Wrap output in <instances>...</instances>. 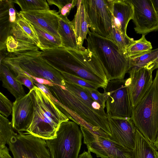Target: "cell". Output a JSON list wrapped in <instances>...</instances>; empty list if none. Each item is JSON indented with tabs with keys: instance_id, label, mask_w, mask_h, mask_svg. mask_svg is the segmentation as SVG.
I'll use <instances>...</instances> for the list:
<instances>
[{
	"instance_id": "1",
	"label": "cell",
	"mask_w": 158,
	"mask_h": 158,
	"mask_svg": "<svg viewBox=\"0 0 158 158\" xmlns=\"http://www.w3.org/2000/svg\"><path fill=\"white\" fill-rule=\"evenodd\" d=\"M41 56L60 73L80 77L103 89L107 85L108 81L101 63L87 48L80 50L60 47L43 50Z\"/></svg>"
},
{
	"instance_id": "2",
	"label": "cell",
	"mask_w": 158,
	"mask_h": 158,
	"mask_svg": "<svg viewBox=\"0 0 158 158\" xmlns=\"http://www.w3.org/2000/svg\"><path fill=\"white\" fill-rule=\"evenodd\" d=\"M29 92L34 111L31 123L26 132L45 140L55 138L60 124L69 118L39 88L35 85Z\"/></svg>"
},
{
	"instance_id": "3",
	"label": "cell",
	"mask_w": 158,
	"mask_h": 158,
	"mask_svg": "<svg viewBox=\"0 0 158 158\" xmlns=\"http://www.w3.org/2000/svg\"><path fill=\"white\" fill-rule=\"evenodd\" d=\"M1 61L9 67L15 76L25 74L30 77L46 80L55 84L63 85L65 83L61 73L42 58L39 50L7 52Z\"/></svg>"
},
{
	"instance_id": "4",
	"label": "cell",
	"mask_w": 158,
	"mask_h": 158,
	"mask_svg": "<svg viewBox=\"0 0 158 158\" xmlns=\"http://www.w3.org/2000/svg\"><path fill=\"white\" fill-rule=\"evenodd\" d=\"M86 41L87 48L95 55L101 63L108 81L124 80L130 68L129 60L114 42L90 31Z\"/></svg>"
},
{
	"instance_id": "5",
	"label": "cell",
	"mask_w": 158,
	"mask_h": 158,
	"mask_svg": "<svg viewBox=\"0 0 158 158\" xmlns=\"http://www.w3.org/2000/svg\"><path fill=\"white\" fill-rule=\"evenodd\" d=\"M131 118L136 127L153 144L158 135V69L150 88L133 109Z\"/></svg>"
},
{
	"instance_id": "6",
	"label": "cell",
	"mask_w": 158,
	"mask_h": 158,
	"mask_svg": "<svg viewBox=\"0 0 158 158\" xmlns=\"http://www.w3.org/2000/svg\"><path fill=\"white\" fill-rule=\"evenodd\" d=\"M45 85L52 98L61 104L68 113L74 112L88 123L100 128L111 136L107 116L102 115L87 106L64 85L52 83Z\"/></svg>"
},
{
	"instance_id": "7",
	"label": "cell",
	"mask_w": 158,
	"mask_h": 158,
	"mask_svg": "<svg viewBox=\"0 0 158 158\" xmlns=\"http://www.w3.org/2000/svg\"><path fill=\"white\" fill-rule=\"evenodd\" d=\"M79 126L73 121L63 122L56 137L45 140L51 158H78L83 135Z\"/></svg>"
},
{
	"instance_id": "8",
	"label": "cell",
	"mask_w": 158,
	"mask_h": 158,
	"mask_svg": "<svg viewBox=\"0 0 158 158\" xmlns=\"http://www.w3.org/2000/svg\"><path fill=\"white\" fill-rule=\"evenodd\" d=\"M103 89L106 98V107L107 116L131 118L133 108L126 79L109 81Z\"/></svg>"
},
{
	"instance_id": "9",
	"label": "cell",
	"mask_w": 158,
	"mask_h": 158,
	"mask_svg": "<svg viewBox=\"0 0 158 158\" xmlns=\"http://www.w3.org/2000/svg\"><path fill=\"white\" fill-rule=\"evenodd\" d=\"M7 144L13 158H51L45 140L27 132L16 133Z\"/></svg>"
},
{
	"instance_id": "10",
	"label": "cell",
	"mask_w": 158,
	"mask_h": 158,
	"mask_svg": "<svg viewBox=\"0 0 158 158\" xmlns=\"http://www.w3.org/2000/svg\"><path fill=\"white\" fill-rule=\"evenodd\" d=\"M91 31L108 39L113 28L111 0H84Z\"/></svg>"
},
{
	"instance_id": "11",
	"label": "cell",
	"mask_w": 158,
	"mask_h": 158,
	"mask_svg": "<svg viewBox=\"0 0 158 158\" xmlns=\"http://www.w3.org/2000/svg\"><path fill=\"white\" fill-rule=\"evenodd\" d=\"M84 143L88 152L101 158H134L133 151L127 149L110 138L95 135L80 126Z\"/></svg>"
},
{
	"instance_id": "12",
	"label": "cell",
	"mask_w": 158,
	"mask_h": 158,
	"mask_svg": "<svg viewBox=\"0 0 158 158\" xmlns=\"http://www.w3.org/2000/svg\"><path fill=\"white\" fill-rule=\"evenodd\" d=\"M133 7L132 20L135 32L145 35L158 31V14L151 0H130Z\"/></svg>"
},
{
	"instance_id": "13",
	"label": "cell",
	"mask_w": 158,
	"mask_h": 158,
	"mask_svg": "<svg viewBox=\"0 0 158 158\" xmlns=\"http://www.w3.org/2000/svg\"><path fill=\"white\" fill-rule=\"evenodd\" d=\"M152 72L146 67L131 68L126 79L133 109L139 103L150 88L153 81Z\"/></svg>"
},
{
	"instance_id": "14",
	"label": "cell",
	"mask_w": 158,
	"mask_h": 158,
	"mask_svg": "<svg viewBox=\"0 0 158 158\" xmlns=\"http://www.w3.org/2000/svg\"><path fill=\"white\" fill-rule=\"evenodd\" d=\"M111 131L110 139L124 148L133 151L136 127L131 118H120L107 116Z\"/></svg>"
},
{
	"instance_id": "15",
	"label": "cell",
	"mask_w": 158,
	"mask_h": 158,
	"mask_svg": "<svg viewBox=\"0 0 158 158\" xmlns=\"http://www.w3.org/2000/svg\"><path fill=\"white\" fill-rule=\"evenodd\" d=\"M11 123L18 132L26 131L33 117L34 108L29 92L13 103Z\"/></svg>"
},
{
	"instance_id": "16",
	"label": "cell",
	"mask_w": 158,
	"mask_h": 158,
	"mask_svg": "<svg viewBox=\"0 0 158 158\" xmlns=\"http://www.w3.org/2000/svg\"><path fill=\"white\" fill-rule=\"evenodd\" d=\"M19 13L32 24L60 38L58 33L60 17L56 10L20 11Z\"/></svg>"
},
{
	"instance_id": "17",
	"label": "cell",
	"mask_w": 158,
	"mask_h": 158,
	"mask_svg": "<svg viewBox=\"0 0 158 158\" xmlns=\"http://www.w3.org/2000/svg\"><path fill=\"white\" fill-rule=\"evenodd\" d=\"M113 27L127 34L129 21L132 19L133 7L130 0H111Z\"/></svg>"
},
{
	"instance_id": "18",
	"label": "cell",
	"mask_w": 158,
	"mask_h": 158,
	"mask_svg": "<svg viewBox=\"0 0 158 158\" xmlns=\"http://www.w3.org/2000/svg\"><path fill=\"white\" fill-rule=\"evenodd\" d=\"M14 3V0H0V44H5L12 26L16 23Z\"/></svg>"
},
{
	"instance_id": "19",
	"label": "cell",
	"mask_w": 158,
	"mask_h": 158,
	"mask_svg": "<svg viewBox=\"0 0 158 158\" xmlns=\"http://www.w3.org/2000/svg\"><path fill=\"white\" fill-rule=\"evenodd\" d=\"M77 12L71 23L75 32L78 49H85L83 46L84 41L89 31V23L84 0H77Z\"/></svg>"
},
{
	"instance_id": "20",
	"label": "cell",
	"mask_w": 158,
	"mask_h": 158,
	"mask_svg": "<svg viewBox=\"0 0 158 158\" xmlns=\"http://www.w3.org/2000/svg\"><path fill=\"white\" fill-rule=\"evenodd\" d=\"M0 79L2 86L12 94L16 99L26 95L22 85L17 80L11 70L2 61L0 63Z\"/></svg>"
},
{
	"instance_id": "21",
	"label": "cell",
	"mask_w": 158,
	"mask_h": 158,
	"mask_svg": "<svg viewBox=\"0 0 158 158\" xmlns=\"http://www.w3.org/2000/svg\"><path fill=\"white\" fill-rule=\"evenodd\" d=\"M59 15L58 33L61 40L62 47L79 50L76 35L71 22L67 17Z\"/></svg>"
},
{
	"instance_id": "22",
	"label": "cell",
	"mask_w": 158,
	"mask_h": 158,
	"mask_svg": "<svg viewBox=\"0 0 158 158\" xmlns=\"http://www.w3.org/2000/svg\"><path fill=\"white\" fill-rule=\"evenodd\" d=\"M157 150L136 128L134 158H157Z\"/></svg>"
},
{
	"instance_id": "23",
	"label": "cell",
	"mask_w": 158,
	"mask_h": 158,
	"mask_svg": "<svg viewBox=\"0 0 158 158\" xmlns=\"http://www.w3.org/2000/svg\"><path fill=\"white\" fill-rule=\"evenodd\" d=\"M64 85L89 108L102 115L107 116L104 109L81 86L66 82Z\"/></svg>"
},
{
	"instance_id": "24",
	"label": "cell",
	"mask_w": 158,
	"mask_h": 158,
	"mask_svg": "<svg viewBox=\"0 0 158 158\" xmlns=\"http://www.w3.org/2000/svg\"><path fill=\"white\" fill-rule=\"evenodd\" d=\"M151 43L146 39L145 35L134 42L127 48L125 56L130 59L150 52L152 50Z\"/></svg>"
},
{
	"instance_id": "25",
	"label": "cell",
	"mask_w": 158,
	"mask_h": 158,
	"mask_svg": "<svg viewBox=\"0 0 158 158\" xmlns=\"http://www.w3.org/2000/svg\"><path fill=\"white\" fill-rule=\"evenodd\" d=\"M32 25L40 43V50L52 49L62 47V42L60 38L52 35L35 25Z\"/></svg>"
},
{
	"instance_id": "26",
	"label": "cell",
	"mask_w": 158,
	"mask_h": 158,
	"mask_svg": "<svg viewBox=\"0 0 158 158\" xmlns=\"http://www.w3.org/2000/svg\"><path fill=\"white\" fill-rule=\"evenodd\" d=\"M109 39L114 42L118 47L121 52L125 55L127 48L134 42L133 39L131 38L120 32L114 27H113L112 32Z\"/></svg>"
},
{
	"instance_id": "27",
	"label": "cell",
	"mask_w": 158,
	"mask_h": 158,
	"mask_svg": "<svg viewBox=\"0 0 158 158\" xmlns=\"http://www.w3.org/2000/svg\"><path fill=\"white\" fill-rule=\"evenodd\" d=\"M5 44L7 52L10 53L36 50L39 49L35 44L18 41L11 35L7 37Z\"/></svg>"
},
{
	"instance_id": "28",
	"label": "cell",
	"mask_w": 158,
	"mask_h": 158,
	"mask_svg": "<svg viewBox=\"0 0 158 158\" xmlns=\"http://www.w3.org/2000/svg\"><path fill=\"white\" fill-rule=\"evenodd\" d=\"M16 133L11 122L0 114V148L6 146L11 137Z\"/></svg>"
},
{
	"instance_id": "29",
	"label": "cell",
	"mask_w": 158,
	"mask_h": 158,
	"mask_svg": "<svg viewBox=\"0 0 158 158\" xmlns=\"http://www.w3.org/2000/svg\"><path fill=\"white\" fill-rule=\"evenodd\" d=\"M14 2L19 6L22 11L50 10L45 0H15Z\"/></svg>"
},
{
	"instance_id": "30",
	"label": "cell",
	"mask_w": 158,
	"mask_h": 158,
	"mask_svg": "<svg viewBox=\"0 0 158 158\" xmlns=\"http://www.w3.org/2000/svg\"><path fill=\"white\" fill-rule=\"evenodd\" d=\"M16 23L25 34L30 38L41 49L40 43L36 31L32 24L19 13L17 12Z\"/></svg>"
},
{
	"instance_id": "31",
	"label": "cell",
	"mask_w": 158,
	"mask_h": 158,
	"mask_svg": "<svg viewBox=\"0 0 158 158\" xmlns=\"http://www.w3.org/2000/svg\"><path fill=\"white\" fill-rule=\"evenodd\" d=\"M158 56V48L141 55L129 59L130 69L146 67Z\"/></svg>"
},
{
	"instance_id": "32",
	"label": "cell",
	"mask_w": 158,
	"mask_h": 158,
	"mask_svg": "<svg viewBox=\"0 0 158 158\" xmlns=\"http://www.w3.org/2000/svg\"><path fill=\"white\" fill-rule=\"evenodd\" d=\"M48 4L54 5L59 9L58 13L60 15L67 17L71 10L77 4V0H47Z\"/></svg>"
},
{
	"instance_id": "33",
	"label": "cell",
	"mask_w": 158,
	"mask_h": 158,
	"mask_svg": "<svg viewBox=\"0 0 158 158\" xmlns=\"http://www.w3.org/2000/svg\"><path fill=\"white\" fill-rule=\"evenodd\" d=\"M61 73L65 81L67 83L96 89L99 88L96 85L80 77L64 73Z\"/></svg>"
},
{
	"instance_id": "34",
	"label": "cell",
	"mask_w": 158,
	"mask_h": 158,
	"mask_svg": "<svg viewBox=\"0 0 158 158\" xmlns=\"http://www.w3.org/2000/svg\"><path fill=\"white\" fill-rule=\"evenodd\" d=\"M9 35H11L15 40L18 41L35 44L34 41L25 34L16 23H14L12 26Z\"/></svg>"
},
{
	"instance_id": "35",
	"label": "cell",
	"mask_w": 158,
	"mask_h": 158,
	"mask_svg": "<svg viewBox=\"0 0 158 158\" xmlns=\"http://www.w3.org/2000/svg\"><path fill=\"white\" fill-rule=\"evenodd\" d=\"M13 104L1 92L0 93V114L6 118L12 113Z\"/></svg>"
},
{
	"instance_id": "36",
	"label": "cell",
	"mask_w": 158,
	"mask_h": 158,
	"mask_svg": "<svg viewBox=\"0 0 158 158\" xmlns=\"http://www.w3.org/2000/svg\"><path fill=\"white\" fill-rule=\"evenodd\" d=\"M86 91L90 96L104 109L106 107V95L103 93L99 92L97 89L84 87L81 86Z\"/></svg>"
},
{
	"instance_id": "37",
	"label": "cell",
	"mask_w": 158,
	"mask_h": 158,
	"mask_svg": "<svg viewBox=\"0 0 158 158\" xmlns=\"http://www.w3.org/2000/svg\"><path fill=\"white\" fill-rule=\"evenodd\" d=\"M15 78L22 85L28 88L30 90L33 89L35 86L32 81V78L26 74H18L15 76Z\"/></svg>"
},
{
	"instance_id": "38",
	"label": "cell",
	"mask_w": 158,
	"mask_h": 158,
	"mask_svg": "<svg viewBox=\"0 0 158 158\" xmlns=\"http://www.w3.org/2000/svg\"><path fill=\"white\" fill-rule=\"evenodd\" d=\"M0 158H13L9 153V149L6 146L0 148Z\"/></svg>"
},
{
	"instance_id": "39",
	"label": "cell",
	"mask_w": 158,
	"mask_h": 158,
	"mask_svg": "<svg viewBox=\"0 0 158 158\" xmlns=\"http://www.w3.org/2000/svg\"><path fill=\"white\" fill-rule=\"evenodd\" d=\"M147 68L153 71L158 68V56L154 60L149 63L146 66Z\"/></svg>"
},
{
	"instance_id": "40",
	"label": "cell",
	"mask_w": 158,
	"mask_h": 158,
	"mask_svg": "<svg viewBox=\"0 0 158 158\" xmlns=\"http://www.w3.org/2000/svg\"><path fill=\"white\" fill-rule=\"evenodd\" d=\"M78 158H93L90 152L84 151L79 155Z\"/></svg>"
},
{
	"instance_id": "41",
	"label": "cell",
	"mask_w": 158,
	"mask_h": 158,
	"mask_svg": "<svg viewBox=\"0 0 158 158\" xmlns=\"http://www.w3.org/2000/svg\"><path fill=\"white\" fill-rule=\"evenodd\" d=\"M154 7L157 12L158 13V0H151Z\"/></svg>"
},
{
	"instance_id": "42",
	"label": "cell",
	"mask_w": 158,
	"mask_h": 158,
	"mask_svg": "<svg viewBox=\"0 0 158 158\" xmlns=\"http://www.w3.org/2000/svg\"><path fill=\"white\" fill-rule=\"evenodd\" d=\"M154 145L157 150H158V135L156 141L153 144Z\"/></svg>"
},
{
	"instance_id": "43",
	"label": "cell",
	"mask_w": 158,
	"mask_h": 158,
	"mask_svg": "<svg viewBox=\"0 0 158 158\" xmlns=\"http://www.w3.org/2000/svg\"><path fill=\"white\" fill-rule=\"evenodd\" d=\"M156 158H158V152L157 151L156 154Z\"/></svg>"
},
{
	"instance_id": "44",
	"label": "cell",
	"mask_w": 158,
	"mask_h": 158,
	"mask_svg": "<svg viewBox=\"0 0 158 158\" xmlns=\"http://www.w3.org/2000/svg\"><path fill=\"white\" fill-rule=\"evenodd\" d=\"M158 14V13H157Z\"/></svg>"
}]
</instances>
